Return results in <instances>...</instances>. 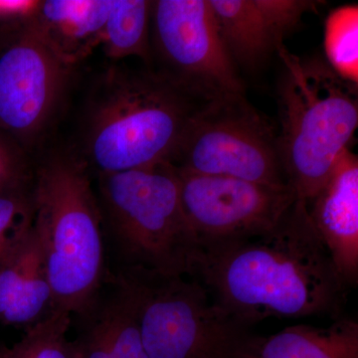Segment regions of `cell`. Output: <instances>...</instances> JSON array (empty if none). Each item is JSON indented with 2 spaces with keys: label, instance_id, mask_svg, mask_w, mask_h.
<instances>
[{
  "label": "cell",
  "instance_id": "cell-11",
  "mask_svg": "<svg viewBox=\"0 0 358 358\" xmlns=\"http://www.w3.org/2000/svg\"><path fill=\"white\" fill-rule=\"evenodd\" d=\"M224 46L237 68L259 69L317 10L313 0H208Z\"/></svg>",
  "mask_w": 358,
  "mask_h": 358
},
{
  "label": "cell",
  "instance_id": "cell-1",
  "mask_svg": "<svg viewBox=\"0 0 358 358\" xmlns=\"http://www.w3.org/2000/svg\"><path fill=\"white\" fill-rule=\"evenodd\" d=\"M193 279L239 324L341 317L348 287L313 227L307 202L296 199L272 229L202 244Z\"/></svg>",
  "mask_w": 358,
  "mask_h": 358
},
{
  "label": "cell",
  "instance_id": "cell-14",
  "mask_svg": "<svg viewBox=\"0 0 358 358\" xmlns=\"http://www.w3.org/2000/svg\"><path fill=\"white\" fill-rule=\"evenodd\" d=\"M75 317L71 358H148L128 293L113 275L95 301Z\"/></svg>",
  "mask_w": 358,
  "mask_h": 358
},
{
  "label": "cell",
  "instance_id": "cell-10",
  "mask_svg": "<svg viewBox=\"0 0 358 358\" xmlns=\"http://www.w3.org/2000/svg\"><path fill=\"white\" fill-rule=\"evenodd\" d=\"M176 171L183 211L199 246L263 234L296 199L288 185Z\"/></svg>",
  "mask_w": 358,
  "mask_h": 358
},
{
  "label": "cell",
  "instance_id": "cell-4",
  "mask_svg": "<svg viewBox=\"0 0 358 358\" xmlns=\"http://www.w3.org/2000/svg\"><path fill=\"white\" fill-rule=\"evenodd\" d=\"M278 148L287 185L308 202L324 185L358 126L357 86L336 74L326 59L303 58L278 47Z\"/></svg>",
  "mask_w": 358,
  "mask_h": 358
},
{
  "label": "cell",
  "instance_id": "cell-21",
  "mask_svg": "<svg viewBox=\"0 0 358 358\" xmlns=\"http://www.w3.org/2000/svg\"><path fill=\"white\" fill-rule=\"evenodd\" d=\"M34 169L25 157L24 148L0 129V192L32 185Z\"/></svg>",
  "mask_w": 358,
  "mask_h": 358
},
{
  "label": "cell",
  "instance_id": "cell-9",
  "mask_svg": "<svg viewBox=\"0 0 358 358\" xmlns=\"http://www.w3.org/2000/svg\"><path fill=\"white\" fill-rule=\"evenodd\" d=\"M74 67L55 53L30 20L0 51V129L23 148L58 112Z\"/></svg>",
  "mask_w": 358,
  "mask_h": 358
},
{
  "label": "cell",
  "instance_id": "cell-19",
  "mask_svg": "<svg viewBox=\"0 0 358 358\" xmlns=\"http://www.w3.org/2000/svg\"><path fill=\"white\" fill-rule=\"evenodd\" d=\"M72 317L56 310L48 319L27 329L18 343L6 348L2 358H71Z\"/></svg>",
  "mask_w": 358,
  "mask_h": 358
},
{
  "label": "cell",
  "instance_id": "cell-8",
  "mask_svg": "<svg viewBox=\"0 0 358 358\" xmlns=\"http://www.w3.org/2000/svg\"><path fill=\"white\" fill-rule=\"evenodd\" d=\"M150 41L152 69L194 98L245 94L208 0L152 1Z\"/></svg>",
  "mask_w": 358,
  "mask_h": 358
},
{
  "label": "cell",
  "instance_id": "cell-2",
  "mask_svg": "<svg viewBox=\"0 0 358 358\" xmlns=\"http://www.w3.org/2000/svg\"><path fill=\"white\" fill-rule=\"evenodd\" d=\"M202 103L152 68L114 62L87 101L78 159L98 176L169 162Z\"/></svg>",
  "mask_w": 358,
  "mask_h": 358
},
{
  "label": "cell",
  "instance_id": "cell-22",
  "mask_svg": "<svg viewBox=\"0 0 358 358\" xmlns=\"http://www.w3.org/2000/svg\"><path fill=\"white\" fill-rule=\"evenodd\" d=\"M40 1L11 0L0 1V20H13L18 22L30 20L36 13Z\"/></svg>",
  "mask_w": 358,
  "mask_h": 358
},
{
  "label": "cell",
  "instance_id": "cell-6",
  "mask_svg": "<svg viewBox=\"0 0 358 358\" xmlns=\"http://www.w3.org/2000/svg\"><path fill=\"white\" fill-rule=\"evenodd\" d=\"M114 277L133 303L148 358H239L249 327L196 279L121 266Z\"/></svg>",
  "mask_w": 358,
  "mask_h": 358
},
{
  "label": "cell",
  "instance_id": "cell-23",
  "mask_svg": "<svg viewBox=\"0 0 358 358\" xmlns=\"http://www.w3.org/2000/svg\"><path fill=\"white\" fill-rule=\"evenodd\" d=\"M6 346L0 343V358H2V355H3L4 350H6Z\"/></svg>",
  "mask_w": 358,
  "mask_h": 358
},
{
  "label": "cell",
  "instance_id": "cell-18",
  "mask_svg": "<svg viewBox=\"0 0 358 358\" xmlns=\"http://www.w3.org/2000/svg\"><path fill=\"white\" fill-rule=\"evenodd\" d=\"M324 53L329 67L341 79L358 85V6L334 9L324 23Z\"/></svg>",
  "mask_w": 358,
  "mask_h": 358
},
{
  "label": "cell",
  "instance_id": "cell-13",
  "mask_svg": "<svg viewBox=\"0 0 358 358\" xmlns=\"http://www.w3.org/2000/svg\"><path fill=\"white\" fill-rule=\"evenodd\" d=\"M56 312L33 224L0 260V324L25 331Z\"/></svg>",
  "mask_w": 358,
  "mask_h": 358
},
{
  "label": "cell",
  "instance_id": "cell-17",
  "mask_svg": "<svg viewBox=\"0 0 358 358\" xmlns=\"http://www.w3.org/2000/svg\"><path fill=\"white\" fill-rule=\"evenodd\" d=\"M152 6L148 0H113L101 43L108 58H140L150 67Z\"/></svg>",
  "mask_w": 358,
  "mask_h": 358
},
{
  "label": "cell",
  "instance_id": "cell-16",
  "mask_svg": "<svg viewBox=\"0 0 358 358\" xmlns=\"http://www.w3.org/2000/svg\"><path fill=\"white\" fill-rule=\"evenodd\" d=\"M239 358H358V324L339 317L327 327L299 324L268 336L251 334Z\"/></svg>",
  "mask_w": 358,
  "mask_h": 358
},
{
  "label": "cell",
  "instance_id": "cell-20",
  "mask_svg": "<svg viewBox=\"0 0 358 358\" xmlns=\"http://www.w3.org/2000/svg\"><path fill=\"white\" fill-rule=\"evenodd\" d=\"M33 213L32 185L0 192V260L30 229Z\"/></svg>",
  "mask_w": 358,
  "mask_h": 358
},
{
  "label": "cell",
  "instance_id": "cell-12",
  "mask_svg": "<svg viewBox=\"0 0 358 358\" xmlns=\"http://www.w3.org/2000/svg\"><path fill=\"white\" fill-rule=\"evenodd\" d=\"M315 229L348 288L358 282V157L346 148L307 202Z\"/></svg>",
  "mask_w": 358,
  "mask_h": 358
},
{
  "label": "cell",
  "instance_id": "cell-7",
  "mask_svg": "<svg viewBox=\"0 0 358 358\" xmlns=\"http://www.w3.org/2000/svg\"><path fill=\"white\" fill-rule=\"evenodd\" d=\"M169 164L187 173L288 185L278 133L245 94L202 103L188 122Z\"/></svg>",
  "mask_w": 358,
  "mask_h": 358
},
{
  "label": "cell",
  "instance_id": "cell-15",
  "mask_svg": "<svg viewBox=\"0 0 358 358\" xmlns=\"http://www.w3.org/2000/svg\"><path fill=\"white\" fill-rule=\"evenodd\" d=\"M113 0H46L30 18L52 50L75 66L102 43Z\"/></svg>",
  "mask_w": 358,
  "mask_h": 358
},
{
  "label": "cell",
  "instance_id": "cell-5",
  "mask_svg": "<svg viewBox=\"0 0 358 358\" xmlns=\"http://www.w3.org/2000/svg\"><path fill=\"white\" fill-rule=\"evenodd\" d=\"M96 193L121 267L192 277L199 242L185 217L173 164L100 174Z\"/></svg>",
  "mask_w": 358,
  "mask_h": 358
},
{
  "label": "cell",
  "instance_id": "cell-3",
  "mask_svg": "<svg viewBox=\"0 0 358 358\" xmlns=\"http://www.w3.org/2000/svg\"><path fill=\"white\" fill-rule=\"evenodd\" d=\"M32 199L56 310L76 317L107 282L105 228L88 167L78 157H49L34 169Z\"/></svg>",
  "mask_w": 358,
  "mask_h": 358
}]
</instances>
